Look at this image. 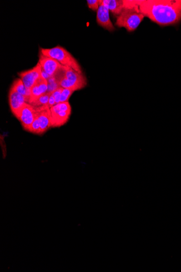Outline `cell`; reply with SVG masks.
Returning <instances> with one entry per match:
<instances>
[{
	"instance_id": "1",
	"label": "cell",
	"mask_w": 181,
	"mask_h": 272,
	"mask_svg": "<svg viewBox=\"0 0 181 272\" xmlns=\"http://www.w3.org/2000/svg\"><path fill=\"white\" fill-rule=\"evenodd\" d=\"M139 9L144 17L159 25H173L181 20V0H143Z\"/></svg>"
},
{
	"instance_id": "2",
	"label": "cell",
	"mask_w": 181,
	"mask_h": 272,
	"mask_svg": "<svg viewBox=\"0 0 181 272\" xmlns=\"http://www.w3.org/2000/svg\"><path fill=\"white\" fill-rule=\"evenodd\" d=\"M139 1L134 6L124 9L117 16L116 25L118 27L125 28L128 32H133L141 23L144 15L139 11Z\"/></svg>"
},
{
	"instance_id": "3",
	"label": "cell",
	"mask_w": 181,
	"mask_h": 272,
	"mask_svg": "<svg viewBox=\"0 0 181 272\" xmlns=\"http://www.w3.org/2000/svg\"><path fill=\"white\" fill-rule=\"evenodd\" d=\"M40 53L47 57L58 61L62 65L70 67L78 73L82 74L81 66L78 61L68 51L61 46H57L51 49L40 48Z\"/></svg>"
},
{
	"instance_id": "4",
	"label": "cell",
	"mask_w": 181,
	"mask_h": 272,
	"mask_svg": "<svg viewBox=\"0 0 181 272\" xmlns=\"http://www.w3.org/2000/svg\"><path fill=\"white\" fill-rule=\"evenodd\" d=\"M65 69L66 76L61 82L60 86L75 91L85 88L87 85V80L83 74L78 73L73 69L67 66H65Z\"/></svg>"
},
{
	"instance_id": "5",
	"label": "cell",
	"mask_w": 181,
	"mask_h": 272,
	"mask_svg": "<svg viewBox=\"0 0 181 272\" xmlns=\"http://www.w3.org/2000/svg\"><path fill=\"white\" fill-rule=\"evenodd\" d=\"M50 109L52 116L53 128L63 126L68 122L72 112L69 102L59 103Z\"/></svg>"
},
{
	"instance_id": "6",
	"label": "cell",
	"mask_w": 181,
	"mask_h": 272,
	"mask_svg": "<svg viewBox=\"0 0 181 272\" xmlns=\"http://www.w3.org/2000/svg\"><path fill=\"white\" fill-rule=\"evenodd\" d=\"M18 75L26 87L28 89L31 90L36 82L43 75V69L38 62L32 69L21 72L18 73Z\"/></svg>"
},
{
	"instance_id": "7",
	"label": "cell",
	"mask_w": 181,
	"mask_h": 272,
	"mask_svg": "<svg viewBox=\"0 0 181 272\" xmlns=\"http://www.w3.org/2000/svg\"><path fill=\"white\" fill-rule=\"evenodd\" d=\"M37 116V111L35 107L26 103L21 110L17 119L22 124L24 129L28 132Z\"/></svg>"
},
{
	"instance_id": "8",
	"label": "cell",
	"mask_w": 181,
	"mask_h": 272,
	"mask_svg": "<svg viewBox=\"0 0 181 272\" xmlns=\"http://www.w3.org/2000/svg\"><path fill=\"white\" fill-rule=\"evenodd\" d=\"M8 99L10 110L13 115L17 118L21 110L26 103H28V100L26 97L10 89Z\"/></svg>"
},
{
	"instance_id": "9",
	"label": "cell",
	"mask_w": 181,
	"mask_h": 272,
	"mask_svg": "<svg viewBox=\"0 0 181 272\" xmlns=\"http://www.w3.org/2000/svg\"><path fill=\"white\" fill-rule=\"evenodd\" d=\"M40 125L41 135L53 128V120L51 109L48 107L36 108Z\"/></svg>"
},
{
	"instance_id": "10",
	"label": "cell",
	"mask_w": 181,
	"mask_h": 272,
	"mask_svg": "<svg viewBox=\"0 0 181 272\" xmlns=\"http://www.w3.org/2000/svg\"><path fill=\"white\" fill-rule=\"evenodd\" d=\"M39 57V63L42 68L43 71L49 77L53 76L56 71L63 66L58 61L47 57L42 53H40Z\"/></svg>"
},
{
	"instance_id": "11",
	"label": "cell",
	"mask_w": 181,
	"mask_h": 272,
	"mask_svg": "<svg viewBox=\"0 0 181 272\" xmlns=\"http://www.w3.org/2000/svg\"><path fill=\"white\" fill-rule=\"evenodd\" d=\"M109 12V10L104 5L100 4L99 9L97 12V22L103 28L108 31L113 32L115 28L110 19Z\"/></svg>"
},
{
	"instance_id": "12",
	"label": "cell",
	"mask_w": 181,
	"mask_h": 272,
	"mask_svg": "<svg viewBox=\"0 0 181 272\" xmlns=\"http://www.w3.org/2000/svg\"><path fill=\"white\" fill-rule=\"evenodd\" d=\"M48 81L42 75L36 82L32 88L30 90V96L28 104L37 100L39 97L48 92Z\"/></svg>"
},
{
	"instance_id": "13",
	"label": "cell",
	"mask_w": 181,
	"mask_h": 272,
	"mask_svg": "<svg viewBox=\"0 0 181 272\" xmlns=\"http://www.w3.org/2000/svg\"><path fill=\"white\" fill-rule=\"evenodd\" d=\"M100 4L104 5L113 14L118 16L124 9V0H101Z\"/></svg>"
},
{
	"instance_id": "14",
	"label": "cell",
	"mask_w": 181,
	"mask_h": 272,
	"mask_svg": "<svg viewBox=\"0 0 181 272\" xmlns=\"http://www.w3.org/2000/svg\"><path fill=\"white\" fill-rule=\"evenodd\" d=\"M10 89L17 91L21 95L26 97L29 101L30 96V90L28 89L25 85L23 82L20 79L15 80L11 86Z\"/></svg>"
},
{
	"instance_id": "15",
	"label": "cell",
	"mask_w": 181,
	"mask_h": 272,
	"mask_svg": "<svg viewBox=\"0 0 181 272\" xmlns=\"http://www.w3.org/2000/svg\"><path fill=\"white\" fill-rule=\"evenodd\" d=\"M51 93L46 92L44 95L41 96L38 99L30 103L31 105L36 108L48 107L49 101Z\"/></svg>"
},
{
	"instance_id": "16",
	"label": "cell",
	"mask_w": 181,
	"mask_h": 272,
	"mask_svg": "<svg viewBox=\"0 0 181 272\" xmlns=\"http://www.w3.org/2000/svg\"><path fill=\"white\" fill-rule=\"evenodd\" d=\"M29 133H33L35 135H41L40 125L38 120V114L37 117L35 118L33 124L28 131Z\"/></svg>"
},
{
	"instance_id": "17",
	"label": "cell",
	"mask_w": 181,
	"mask_h": 272,
	"mask_svg": "<svg viewBox=\"0 0 181 272\" xmlns=\"http://www.w3.org/2000/svg\"><path fill=\"white\" fill-rule=\"evenodd\" d=\"M74 92L75 91H74L73 90L64 88L63 91H62V93L61 95L60 103H65L69 102L71 96L72 94H74Z\"/></svg>"
},
{
	"instance_id": "18",
	"label": "cell",
	"mask_w": 181,
	"mask_h": 272,
	"mask_svg": "<svg viewBox=\"0 0 181 272\" xmlns=\"http://www.w3.org/2000/svg\"><path fill=\"white\" fill-rule=\"evenodd\" d=\"M101 0H87L88 7L94 11H98L100 6Z\"/></svg>"
},
{
	"instance_id": "19",
	"label": "cell",
	"mask_w": 181,
	"mask_h": 272,
	"mask_svg": "<svg viewBox=\"0 0 181 272\" xmlns=\"http://www.w3.org/2000/svg\"><path fill=\"white\" fill-rule=\"evenodd\" d=\"M63 89L64 88L63 87L59 86V88L56 89L52 92V95L54 97L56 104H59L61 95Z\"/></svg>"
},
{
	"instance_id": "20",
	"label": "cell",
	"mask_w": 181,
	"mask_h": 272,
	"mask_svg": "<svg viewBox=\"0 0 181 272\" xmlns=\"http://www.w3.org/2000/svg\"><path fill=\"white\" fill-rule=\"evenodd\" d=\"M56 105V104L54 97L51 94L49 101L48 107L50 108V109H51L52 107H54Z\"/></svg>"
}]
</instances>
